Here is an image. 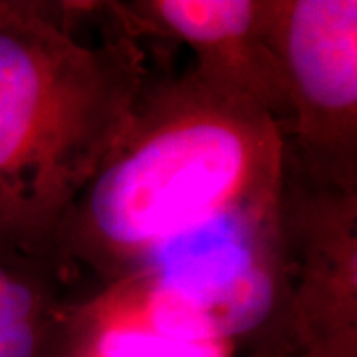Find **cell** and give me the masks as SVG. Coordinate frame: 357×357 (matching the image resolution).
Instances as JSON below:
<instances>
[{"instance_id":"1","label":"cell","mask_w":357,"mask_h":357,"mask_svg":"<svg viewBox=\"0 0 357 357\" xmlns=\"http://www.w3.org/2000/svg\"><path fill=\"white\" fill-rule=\"evenodd\" d=\"M286 141L268 115L185 70L147 77L112 149L68 208L52 244L68 276L100 286L137 270L155 246L229 204L278 189Z\"/></svg>"},{"instance_id":"2","label":"cell","mask_w":357,"mask_h":357,"mask_svg":"<svg viewBox=\"0 0 357 357\" xmlns=\"http://www.w3.org/2000/svg\"><path fill=\"white\" fill-rule=\"evenodd\" d=\"M102 2L0 0V243L52 260L56 230L126 128L149 72L137 38L77 26Z\"/></svg>"},{"instance_id":"3","label":"cell","mask_w":357,"mask_h":357,"mask_svg":"<svg viewBox=\"0 0 357 357\" xmlns=\"http://www.w3.org/2000/svg\"><path fill=\"white\" fill-rule=\"evenodd\" d=\"M282 185L169 236L131 272L161 330L234 357H298Z\"/></svg>"},{"instance_id":"4","label":"cell","mask_w":357,"mask_h":357,"mask_svg":"<svg viewBox=\"0 0 357 357\" xmlns=\"http://www.w3.org/2000/svg\"><path fill=\"white\" fill-rule=\"evenodd\" d=\"M264 26L290 112L286 161L357 191V2L264 0Z\"/></svg>"},{"instance_id":"5","label":"cell","mask_w":357,"mask_h":357,"mask_svg":"<svg viewBox=\"0 0 357 357\" xmlns=\"http://www.w3.org/2000/svg\"><path fill=\"white\" fill-rule=\"evenodd\" d=\"M280 213L298 357H357V191L316 185L286 161Z\"/></svg>"},{"instance_id":"6","label":"cell","mask_w":357,"mask_h":357,"mask_svg":"<svg viewBox=\"0 0 357 357\" xmlns=\"http://www.w3.org/2000/svg\"><path fill=\"white\" fill-rule=\"evenodd\" d=\"M114 24L133 38L175 40L195 56L192 72L218 96L288 128L280 68L264 26V0L107 2Z\"/></svg>"},{"instance_id":"7","label":"cell","mask_w":357,"mask_h":357,"mask_svg":"<svg viewBox=\"0 0 357 357\" xmlns=\"http://www.w3.org/2000/svg\"><path fill=\"white\" fill-rule=\"evenodd\" d=\"M62 357H234L227 345L187 342L161 330L135 274L66 307Z\"/></svg>"},{"instance_id":"8","label":"cell","mask_w":357,"mask_h":357,"mask_svg":"<svg viewBox=\"0 0 357 357\" xmlns=\"http://www.w3.org/2000/svg\"><path fill=\"white\" fill-rule=\"evenodd\" d=\"M64 280L50 260L0 243V357H62Z\"/></svg>"}]
</instances>
